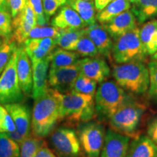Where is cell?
Here are the masks:
<instances>
[{
	"instance_id": "cell-37",
	"label": "cell",
	"mask_w": 157,
	"mask_h": 157,
	"mask_svg": "<svg viewBox=\"0 0 157 157\" xmlns=\"http://www.w3.org/2000/svg\"><path fill=\"white\" fill-rule=\"evenodd\" d=\"M27 3L31 6L34 11L38 25H48V22L45 17L42 0H27Z\"/></svg>"
},
{
	"instance_id": "cell-34",
	"label": "cell",
	"mask_w": 157,
	"mask_h": 157,
	"mask_svg": "<svg viewBox=\"0 0 157 157\" xmlns=\"http://www.w3.org/2000/svg\"><path fill=\"white\" fill-rule=\"evenodd\" d=\"M16 130L15 124L10 114L3 105L0 104V133H9Z\"/></svg>"
},
{
	"instance_id": "cell-27",
	"label": "cell",
	"mask_w": 157,
	"mask_h": 157,
	"mask_svg": "<svg viewBox=\"0 0 157 157\" xmlns=\"http://www.w3.org/2000/svg\"><path fill=\"white\" fill-rule=\"evenodd\" d=\"M84 29H60V34L56 39L57 45L60 48L70 50L78 39L85 34Z\"/></svg>"
},
{
	"instance_id": "cell-41",
	"label": "cell",
	"mask_w": 157,
	"mask_h": 157,
	"mask_svg": "<svg viewBox=\"0 0 157 157\" xmlns=\"http://www.w3.org/2000/svg\"><path fill=\"white\" fill-rule=\"evenodd\" d=\"M36 157H57L56 154L52 151V150L45 145V143L42 145V146L39 148L37 152Z\"/></svg>"
},
{
	"instance_id": "cell-30",
	"label": "cell",
	"mask_w": 157,
	"mask_h": 157,
	"mask_svg": "<svg viewBox=\"0 0 157 157\" xmlns=\"http://www.w3.org/2000/svg\"><path fill=\"white\" fill-rule=\"evenodd\" d=\"M70 90L75 93L94 96L97 90V82L80 74L72 84Z\"/></svg>"
},
{
	"instance_id": "cell-3",
	"label": "cell",
	"mask_w": 157,
	"mask_h": 157,
	"mask_svg": "<svg viewBox=\"0 0 157 157\" xmlns=\"http://www.w3.org/2000/svg\"><path fill=\"white\" fill-rule=\"evenodd\" d=\"M112 73L118 85L129 93L140 95L148 90V68L141 61L114 65Z\"/></svg>"
},
{
	"instance_id": "cell-7",
	"label": "cell",
	"mask_w": 157,
	"mask_h": 157,
	"mask_svg": "<svg viewBox=\"0 0 157 157\" xmlns=\"http://www.w3.org/2000/svg\"><path fill=\"white\" fill-rule=\"evenodd\" d=\"M145 110L144 105L129 98L128 101L110 118L111 126L120 132H134L139 125Z\"/></svg>"
},
{
	"instance_id": "cell-15",
	"label": "cell",
	"mask_w": 157,
	"mask_h": 157,
	"mask_svg": "<svg viewBox=\"0 0 157 157\" xmlns=\"http://www.w3.org/2000/svg\"><path fill=\"white\" fill-rule=\"evenodd\" d=\"M57 46L56 39L44 38L26 39L23 47L33 66L50 56Z\"/></svg>"
},
{
	"instance_id": "cell-25",
	"label": "cell",
	"mask_w": 157,
	"mask_h": 157,
	"mask_svg": "<svg viewBox=\"0 0 157 157\" xmlns=\"http://www.w3.org/2000/svg\"><path fill=\"white\" fill-rule=\"evenodd\" d=\"M66 5L70 6L78 13L87 27L96 22L97 10L94 2L84 0H67Z\"/></svg>"
},
{
	"instance_id": "cell-17",
	"label": "cell",
	"mask_w": 157,
	"mask_h": 157,
	"mask_svg": "<svg viewBox=\"0 0 157 157\" xmlns=\"http://www.w3.org/2000/svg\"><path fill=\"white\" fill-rule=\"evenodd\" d=\"M85 35L89 37L97 48L99 54L110 58L112 51L113 42L108 31L103 25L95 22L86 27Z\"/></svg>"
},
{
	"instance_id": "cell-39",
	"label": "cell",
	"mask_w": 157,
	"mask_h": 157,
	"mask_svg": "<svg viewBox=\"0 0 157 157\" xmlns=\"http://www.w3.org/2000/svg\"><path fill=\"white\" fill-rule=\"evenodd\" d=\"M27 0H7V10L12 17L18 15L26 6Z\"/></svg>"
},
{
	"instance_id": "cell-21",
	"label": "cell",
	"mask_w": 157,
	"mask_h": 157,
	"mask_svg": "<svg viewBox=\"0 0 157 157\" xmlns=\"http://www.w3.org/2000/svg\"><path fill=\"white\" fill-rule=\"evenodd\" d=\"M140 37L146 56H154L157 52V20L145 23L140 29Z\"/></svg>"
},
{
	"instance_id": "cell-28",
	"label": "cell",
	"mask_w": 157,
	"mask_h": 157,
	"mask_svg": "<svg viewBox=\"0 0 157 157\" xmlns=\"http://www.w3.org/2000/svg\"><path fill=\"white\" fill-rule=\"evenodd\" d=\"M70 50L75 51L80 56L84 58L96 57L100 55L95 45L85 34L78 39L71 47Z\"/></svg>"
},
{
	"instance_id": "cell-32",
	"label": "cell",
	"mask_w": 157,
	"mask_h": 157,
	"mask_svg": "<svg viewBox=\"0 0 157 157\" xmlns=\"http://www.w3.org/2000/svg\"><path fill=\"white\" fill-rule=\"evenodd\" d=\"M60 34V29L54 26H48V25H38L33 28L29 33L28 39H44V38H53L57 39Z\"/></svg>"
},
{
	"instance_id": "cell-14",
	"label": "cell",
	"mask_w": 157,
	"mask_h": 157,
	"mask_svg": "<svg viewBox=\"0 0 157 157\" xmlns=\"http://www.w3.org/2000/svg\"><path fill=\"white\" fill-rule=\"evenodd\" d=\"M16 67L17 77H18L21 90L24 95H31L33 86L32 65L23 45L17 47Z\"/></svg>"
},
{
	"instance_id": "cell-22",
	"label": "cell",
	"mask_w": 157,
	"mask_h": 157,
	"mask_svg": "<svg viewBox=\"0 0 157 157\" xmlns=\"http://www.w3.org/2000/svg\"><path fill=\"white\" fill-rule=\"evenodd\" d=\"M130 2L137 23H143L157 16V0H130Z\"/></svg>"
},
{
	"instance_id": "cell-20",
	"label": "cell",
	"mask_w": 157,
	"mask_h": 157,
	"mask_svg": "<svg viewBox=\"0 0 157 157\" xmlns=\"http://www.w3.org/2000/svg\"><path fill=\"white\" fill-rule=\"evenodd\" d=\"M51 24L59 29H82L87 27L78 13L68 5L62 6L51 21Z\"/></svg>"
},
{
	"instance_id": "cell-35",
	"label": "cell",
	"mask_w": 157,
	"mask_h": 157,
	"mask_svg": "<svg viewBox=\"0 0 157 157\" xmlns=\"http://www.w3.org/2000/svg\"><path fill=\"white\" fill-rule=\"evenodd\" d=\"M12 16L7 11L0 10V36L5 39L12 38Z\"/></svg>"
},
{
	"instance_id": "cell-24",
	"label": "cell",
	"mask_w": 157,
	"mask_h": 157,
	"mask_svg": "<svg viewBox=\"0 0 157 157\" xmlns=\"http://www.w3.org/2000/svg\"><path fill=\"white\" fill-rule=\"evenodd\" d=\"M131 9L129 0H113L102 10L98 12L96 19L101 24L109 22L113 17Z\"/></svg>"
},
{
	"instance_id": "cell-9",
	"label": "cell",
	"mask_w": 157,
	"mask_h": 157,
	"mask_svg": "<svg viewBox=\"0 0 157 157\" xmlns=\"http://www.w3.org/2000/svg\"><path fill=\"white\" fill-rule=\"evenodd\" d=\"M50 141L56 151L64 157H78L81 151L78 135L71 128L56 129L51 135Z\"/></svg>"
},
{
	"instance_id": "cell-2",
	"label": "cell",
	"mask_w": 157,
	"mask_h": 157,
	"mask_svg": "<svg viewBox=\"0 0 157 157\" xmlns=\"http://www.w3.org/2000/svg\"><path fill=\"white\" fill-rule=\"evenodd\" d=\"M60 103V119L73 122H87L95 111L93 95L71 91L60 93L55 90Z\"/></svg>"
},
{
	"instance_id": "cell-45",
	"label": "cell",
	"mask_w": 157,
	"mask_h": 157,
	"mask_svg": "<svg viewBox=\"0 0 157 157\" xmlns=\"http://www.w3.org/2000/svg\"><path fill=\"white\" fill-rule=\"evenodd\" d=\"M152 58H153V60H157V52L154 55V56H152Z\"/></svg>"
},
{
	"instance_id": "cell-11",
	"label": "cell",
	"mask_w": 157,
	"mask_h": 157,
	"mask_svg": "<svg viewBox=\"0 0 157 157\" xmlns=\"http://www.w3.org/2000/svg\"><path fill=\"white\" fill-rule=\"evenodd\" d=\"M80 74L97 82L106 81L111 74V68L103 58L99 57H88L77 61Z\"/></svg>"
},
{
	"instance_id": "cell-16",
	"label": "cell",
	"mask_w": 157,
	"mask_h": 157,
	"mask_svg": "<svg viewBox=\"0 0 157 157\" xmlns=\"http://www.w3.org/2000/svg\"><path fill=\"white\" fill-rule=\"evenodd\" d=\"M14 121L16 131L24 139L29 136L31 125V114L29 107L22 103L3 105Z\"/></svg>"
},
{
	"instance_id": "cell-23",
	"label": "cell",
	"mask_w": 157,
	"mask_h": 157,
	"mask_svg": "<svg viewBox=\"0 0 157 157\" xmlns=\"http://www.w3.org/2000/svg\"><path fill=\"white\" fill-rule=\"evenodd\" d=\"M127 157H157V144L148 136H141L131 143Z\"/></svg>"
},
{
	"instance_id": "cell-31",
	"label": "cell",
	"mask_w": 157,
	"mask_h": 157,
	"mask_svg": "<svg viewBox=\"0 0 157 157\" xmlns=\"http://www.w3.org/2000/svg\"><path fill=\"white\" fill-rule=\"evenodd\" d=\"M44 143L42 138L29 135L21 145V157H36Z\"/></svg>"
},
{
	"instance_id": "cell-38",
	"label": "cell",
	"mask_w": 157,
	"mask_h": 157,
	"mask_svg": "<svg viewBox=\"0 0 157 157\" xmlns=\"http://www.w3.org/2000/svg\"><path fill=\"white\" fill-rule=\"evenodd\" d=\"M45 17L48 23L50 17L54 15L58 10L67 2V0H42Z\"/></svg>"
},
{
	"instance_id": "cell-10",
	"label": "cell",
	"mask_w": 157,
	"mask_h": 157,
	"mask_svg": "<svg viewBox=\"0 0 157 157\" xmlns=\"http://www.w3.org/2000/svg\"><path fill=\"white\" fill-rule=\"evenodd\" d=\"M36 19L34 11L28 3L18 15L13 17L12 21V39L17 44H24L30 31L36 26Z\"/></svg>"
},
{
	"instance_id": "cell-8",
	"label": "cell",
	"mask_w": 157,
	"mask_h": 157,
	"mask_svg": "<svg viewBox=\"0 0 157 157\" xmlns=\"http://www.w3.org/2000/svg\"><path fill=\"white\" fill-rule=\"evenodd\" d=\"M105 134L103 127L96 122L84 124L78 131L80 146L87 157H100Z\"/></svg>"
},
{
	"instance_id": "cell-6",
	"label": "cell",
	"mask_w": 157,
	"mask_h": 157,
	"mask_svg": "<svg viewBox=\"0 0 157 157\" xmlns=\"http://www.w3.org/2000/svg\"><path fill=\"white\" fill-rule=\"evenodd\" d=\"M17 48L13 52L8 63L0 76V104L21 103L24 94L20 87L17 74Z\"/></svg>"
},
{
	"instance_id": "cell-4",
	"label": "cell",
	"mask_w": 157,
	"mask_h": 157,
	"mask_svg": "<svg viewBox=\"0 0 157 157\" xmlns=\"http://www.w3.org/2000/svg\"><path fill=\"white\" fill-rule=\"evenodd\" d=\"M95 95V111L101 117L109 119L130 98L113 81L101 83Z\"/></svg>"
},
{
	"instance_id": "cell-13",
	"label": "cell",
	"mask_w": 157,
	"mask_h": 157,
	"mask_svg": "<svg viewBox=\"0 0 157 157\" xmlns=\"http://www.w3.org/2000/svg\"><path fill=\"white\" fill-rule=\"evenodd\" d=\"M129 143L128 136L109 129L105 134L101 157H127Z\"/></svg>"
},
{
	"instance_id": "cell-29",
	"label": "cell",
	"mask_w": 157,
	"mask_h": 157,
	"mask_svg": "<svg viewBox=\"0 0 157 157\" xmlns=\"http://www.w3.org/2000/svg\"><path fill=\"white\" fill-rule=\"evenodd\" d=\"M0 157H21V146L5 133H0Z\"/></svg>"
},
{
	"instance_id": "cell-46",
	"label": "cell",
	"mask_w": 157,
	"mask_h": 157,
	"mask_svg": "<svg viewBox=\"0 0 157 157\" xmlns=\"http://www.w3.org/2000/svg\"><path fill=\"white\" fill-rule=\"evenodd\" d=\"M84 1H88V2H93V0H84Z\"/></svg>"
},
{
	"instance_id": "cell-44",
	"label": "cell",
	"mask_w": 157,
	"mask_h": 157,
	"mask_svg": "<svg viewBox=\"0 0 157 157\" xmlns=\"http://www.w3.org/2000/svg\"><path fill=\"white\" fill-rule=\"evenodd\" d=\"M4 41H5V39H3V37H2V36H0V46H1V45L3 44Z\"/></svg>"
},
{
	"instance_id": "cell-26",
	"label": "cell",
	"mask_w": 157,
	"mask_h": 157,
	"mask_svg": "<svg viewBox=\"0 0 157 157\" xmlns=\"http://www.w3.org/2000/svg\"><path fill=\"white\" fill-rule=\"evenodd\" d=\"M50 68H59L76 64L80 59V56L75 51L58 48L50 55Z\"/></svg>"
},
{
	"instance_id": "cell-1",
	"label": "cell",
	"mask_w": 157,
	"mask_h": 157,
	"mask_svg": "<svg viewBox=\"0 0 157 157\" xmlns=\"http://www.w3.org/2000/svg\"><path fill=\"white\" fill-rule=\"evenodd\" d=\"M31 129L34 136L44 138L50 135L60 119V103L54 89L48 88L44 95L34 101Z\"/></svg>"
},
{
	"instance_id": "cell-5",
	"label": "cell",
	"mask_w": 157,
	"mask_h": 157,
	"mask_svg": "<svg viewBox=\"0 0 157 157\" xmlns=\"http://www.w3.org/2000/svg\"><path fill=\"white\" fill-rule=\"evenodd\" d=\"M111 55L118 64L141 61L146 54L140 40V29L136 27L115 39Z\"/></svg>"
},
{
	"instance_id": "cell-47",
	"label": "cell",
	"mask_w": 157,
	"mask_h": 157,
	"mask_svg": "<svg viewBox=\"0 0 157 157\" xmlns=\"http://www.w3.org/2000/svg\"><path fill=\"white\" fill-rule=\"evenodd\" d=\"M129 1H130V0H129Z\"/></svg>"
},
{
	"instance_id": "cell-18",
	"label": "cell",
	"mask_w": 157,
	"mask_h": 157,
	"mask_svg": "<svg viewBox=\"0 0 157 157\" xmlns=\"http://www.w3.org/2000/svg\"><path fill=\"white\" fill-rule=\"evenodd\" d=\"M137 23L136 17L132 12L129 10L102 25L110 36L113 39H117L119 36L137 27Z\"/></svg>"
},
{
	"instance_id": "cell-19",
	"label": "cell",
	"mask_w": 157,
	"mask_h": 157,
	"mask_svg": "<svg viewBox=\"0 0 157 157\" xmlns=\"http://www.w3.org/2000/svg\"><path fill=\"white\" fill-rule=\"evenodd\" d=\"M50 65V56L32 66L33 86L31 97L34 101L48 91V72Z\"/></svg>"
},
{
	"instance_id": "cell-12",
	"label": "cell",
	"mask_w": 157,
	"mask_h": 157,
	"mask_svg": "<svg viewBox=\"0 0 157 157\" xmlns=\"http://www.w3.org/2000/svg\"><path fill=\"white\" fill-rule=\"evenodd\" d=\"M79 75L80 70L77 63L66 67L50 68L48 82L51 87L62 93L70 90L72 84Z\"/></svg>"
},
{
	"instance_id": "cell-42",
	"label": "cell",
	"mask_w": 157,
	"mask_h": 157,
	"mask_svg": "<svg viewBox=\"0 0 157 157\" xmlns=\"http://www.w3.org/2000/svg\"><path fill=\"white\" fill-rule=\"evenodd\" d=\"M113 0H95V5L97 12H99L103 10L108 4L111 2Z\"/></svg>"
},
{
	"instance_id": "cell-33",
	"label": "cell",
	"mask_w": 157,
	"mask_h": 157,
	"mask_svg": "<svg viewBox=\"0 0 157 157\" xmlns=\"http://www.w3.org/2000/svg\"><path fill=\"white\" fill-rule=\"evenodd\" d=\"M17 48V43L12 39H5L0 46V76L8 63L13 52Z\"/></svg>"
},
{
	"instance_id": "cell-40",
	"label": "cell",
	"mask_w": 157,
	"mask_h": 157,
	"mask_svg": "<svg viewBox=\"0 0 157 157\" xmlns=\"http://www.w3.org/2000/svg\"><path fill=\"white\" fill-rule=\"evenodd\" d=\"M148 137L157 144V117L154 118L148 127Z\"/></svg>"
},
{
	"instance_id": "cell-36",
	"label": "cell",
	"mask_w": 157,
	"mask_h": 157,
	"mask_svg": "<svg viewBox=\"0 0 157 157\" xmlns=\"http://www.w3.org/2000/svg\"><path fill=\"white\" fill-rule=\"evenodd\" d=\"M149 72L148 93L151 97L157 98V60H153L148 65Z\"/></svg>"
},
{
	"instance_id": "cell-43",
	"label": "cell",
	"mask_w": 157,
	"mask_h": 157,
	"mask_svg": "<svg viewBox=\"0 0 157 157\" xmlns=\"http://www.w3.org/2000/svg\"><path fill=\"white\" fill-rule=\"evenodd\" d=\"M0 10L8 12L7 7V0H0Z\"/></svg>"
}]
</instances>
